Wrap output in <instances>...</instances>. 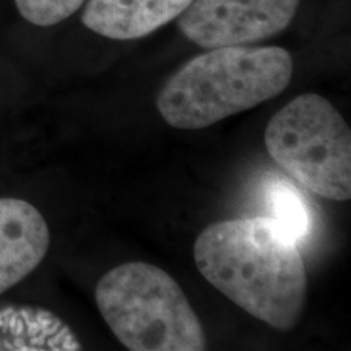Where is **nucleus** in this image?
<instances>
[{"instance_id":"1","label":"nucleus","mask_w":351,"mask_h":351,"mask_svg":"<svg viewBox=\"0 0 351 351\" xmlns=\"http://www.w3.org/2000/svg\"><path fill=\"white\" fill-rule=\"evenodd\" d=\"M197 269L223 296L276 330L304 313L307 274L298 243L270 217L226 219L200 232Z\"/></svg>"},{"instance_id":"2","label":"nucleus","mask_w":351,"mask_h":351,"mask_svg":"<svg viewBox=\"0 0 351 351\" xmlns=\"http://www.w3.org/2000/svg\"><path fill=\"white\" fill-rule=\"evenodd\" d=\"M291 77L293 57L283 47H215L165 83L156 108L174 129H205L283 93Z\"/></svg>"},{"instance_id":"3","label":"nucleus","mask_w":351,"mask_h":351,"mask_svg":"<svg viewBox=\"0 0 351 351\" xmlns=\"http://www.w3.org/2000/svg\"><path fill=\"white\" fill-rule=\"evenodd\" d=\"M95 300L116 339L132 351H202L204 327L179 283L160 267L127 262L99 278Z\"/></svg>"},{"instance_id":"4","label":"nucleus","mask_w":351,"mask_h":351,"mask_svg":"<svg viewBox=\"0 0 351 351\" xmlns=\"http://www.w3.org/2000/svg\"><path fill=\"white\" fill-rule=\"evenodd\" d=\"M265 148L289 178L324 199H351V130L320 95H300L271 117Z\"/></svg>"},{"instance_id":"5","label":"nucleus","mask_w":351,"mask_h":351,"mask_svg":"<svg viewBox=\"0 0 351 351\" xmlns=\"http://www.w3.org/2000/svg\"><path fill=\"white\" fill-rule=\"evenodd\" d=\"M300 0H192L179 15L189 41L205 49L245 46L282 33Z\"/></svg>"},{"instance_id":"6","label":"nucleus","mask_w":351,"mask_h":351,"mask_svg":"<svg viewBox=\"0 0 351 351\" xmlns=\"http://www.w3.org/2000/svg\"><path fill=\"white\" fill-rule=\"evenodd\" d=\"M49 244V226L33 204L0 199V295L36 270Z\"/></svg>"},{"instance_id":"7","label":"nucleus","mask_w":351,"mask_h":351,"mask_svg":"<svg viewBox=\"0 0 351 351\" xmlns=\"http://www.w3.org/2000/svg\"><path fill=\"white\" fill-rule=\"evenodd\" d=\"M191 3L192 0H88L82 21L99 36L132 41L179 19Z\"/></svg>"},{"instance_id":"8","label":"nucleus","mask_w":351,"mask_h":351,"mask_svg":"<svg viewBox=\"0 0 351 351\" xmlns=\"http://www.w3.org/2000/svg\"><path fill=\"white\" fill-rule=\"evenodd\" d=\"M0 350L75 351L80 340L59 315L36 306H0Z\"/></svg>"},{"instance_id":"9","label":"nucleus","mask_w":351,"mask_h":351,"mask_svg":"<svg viewBox=\"0 0 351 351\" xmlns=\"http://www.w3.org/2000/svg\"><path fill=\"white\" fill-rule=\"evenodd\" d=\"M270 218L280 223L298 244L304 243L314 230V215L307 199L288 181H271L263 191Z\"/></svg>"},{"instance_id":"10","label":"nucleus","mask_w":351,"mask_h":351,"mask_svg":"<svg viewBox=\"0 0 351 351\" xmlns=\"http://www.w3.org/2000/svg\"><path fill=\"white\" fill-rule=\"evenodd\" d=\"M85 0H15L16 10L36 26H54L72 16Z\"/></svg>"}]
</instances>
